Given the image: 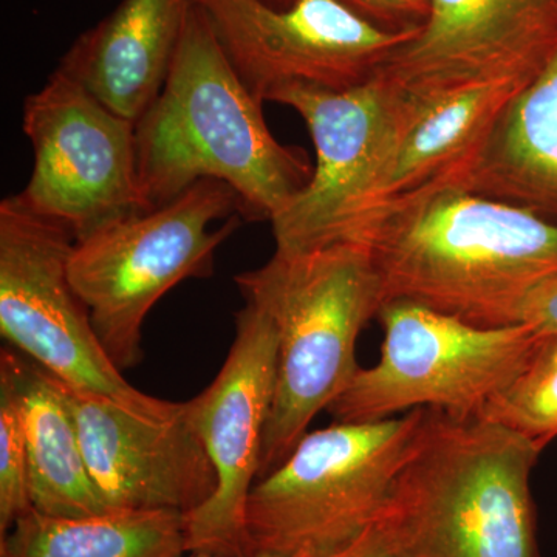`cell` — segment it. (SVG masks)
I'll list each match as a JSON object with an SVG mask.
<instances>
[{
	"label": "cell",
	"mask_w": 557,
	"mask_h": 557,
	"mask_svg": "<svg viewBox=\"0 0 557 557\" xmlns=\"http://www.w3.org/2000/svg\"><path fill=\"white\" fill-rule=\"evenodd\" d=\"M336 244L369 249L383 304L408 300L475 327L523 324L528 299L557 276V223L456 186L380 201Z\"/></svg>",
	"instance_id": "6da1fadb"
},
{
	"label": "cell",
	"mask_w": 557,
	"mask_h": 557,
	"mask_svg": "<svg viewBox=\"0 0 557 557\" xmlns=\"http://www.w3.org/2000/svg\"><path fill=\"white\" fill-rule=\"evenodd\" d=\"M262 106L193 2L166 83L137 123L146 208L218 180L236 190L244 220L271 223L309 185L314 166L302 149L274 138Z\"/></svg>",
	"instance_id": "7a4b0ae2"
},
{
	"label": "cell",
	"mask_w": 557,
	"mask_h": 557,
	"mask_svg": "<svg viewBox=\"0 0 557 557\" xmlns=\"http://www.w3.org/2000/svg\"><path fill=\"white\" fill-rule=\"evenodd\" d=\"M541 446L482 417L424 409L379 519L409 557H541Z\"/></svg>",
	"instance_id": "3957f363"
},
{
	"label": "cell",
	"mask_w": 557,
	"mask_h": 557,
	"mask_svg": "<svg viewBox=\"0 0 557 557\" xmlns=\"http://www.w3.org/2000/svg\"><path fill=\"white\" fill-rule=\"evenodd\" d=\"M245 304L277 333V379L263 434L259 479L277 468L357 375L359 333L383 307L368 248L325 245L274 251L269 262L234 277Z\"/></svg>",
	"instance_id": "277c9868"
},
{
	"label": "cell",
	"mask_w": 557,
	"mask_h": 557,
	"mask_svg": "<svg viewBox=\"0 0 557 557\" xmlns=\"http://www.w3.org/2000/svg\"><path fill=\"white\" fill-rule=\"evenodd\" d=\"M423 417L424 409H416L307 432L252 486L249 556L327 557L361 536L386 505Z\"/></svg>",
	"instance_id": "5b68a950"
},
{
	"label": "cell",
	"mask_w": 557,
	"mask_h": 557,
	"mask_svg": "<svg viewBox=\"0 0 557 557\" xmlns=\"http://www.w3.org/2000/svg\"><path fill=\"white\" fill-rule=\"evenodd\" d=\"M244 222L236 190L201 180L163 207L113 220L76 242L70 282L121 372L143 359L152 307L180 282L211 276L215 251Z\"/></svg>",
	"instance_id": "8992f818"
},
{
	"label": "cell",
	"mask_w": 557,
	"mask_h": 557,
	"mask_svg": "<svg viewBox=\"0 0 557 557\" xmlns=\"http://www.w3.org/2000/svg\"><path fill=\"white\" fill-rule=\"evenodd\" d=\"M379 362L359 369L327 409L339 423H369L416 409L479 417L533 355L528 324L483 329L408 300L383 304Z\"/></svg>",
	"instance_id": "52a82bcc"
},
{
	"label": "cell",
	"mask_w": 557,
	"mask_h": 557,
	"mask_svg": "<svg viewBox=\"0 0 557 557\" xmlns=\"http://www.w3.org/2000/svg\"><path fill=\"white\" fill-rule=\"evenodd\" d=\"M75 244L67 228L33 214L16 197L0 201L2 338L76 391L113 399L143 416H175L183 403L141 394L102 347L89 309L69 278Z\"/></svg>",
	"instance_id": "ba28073f"
},
{
	"label": "cell",
	"mask_w": 557,
	"mask_h": 557,
	"mask_svg": "<svg viewBox=\"0 0 557 557\" xmlns=\"http://www.w3.org/2000/svg\"><path fill=\"white\" fill-rule=\"evenodd\" d=\"M33 171L16 200L75 240L148 211L139 189L137 124L121 119L61 70L25 100Z\"/></svg>",
	"instance_id": "9c48e42d"
},
{
	"label": "cell",
	"mask_w": 557,
	"mask_h": 557,
	"mask_svg": "<svg viewBox=\"0 0 557 557\" xmlns=\"http://www.w3.org/2000/svg\"><path fill=\"white\" fill-rule=\"evenodd\" d=\"M260 101L289 86L346 90L368 83L413 30L381 28L339 0H193Z\"/></svg>",
	"instance_id": "30bf717a"
},
{
	"label": "cell",
	"mask_w": 557,
	"mask_h": 557,
	"mask_svg": "<svg viewBox=\"0 0 557 557\" xmlns=\"http://www.w3.org/2000/svg\"><path fill=\"white\" fill-rule=\"evenodd\" d=\"M277 379V333L258 307L236 317V339L214 381L186 401L189 423L218 474L207 504L186 515L188 553L249 556L247 505L259 478Z\"/></svg>",
	"instance_id": "8fae6325"
},
{
	"label": "cell",
	"mask_w": 557,
	"mask_h": 557,
	"mask_svg": "<svg viewBox=\"0 0 557 557\" xmlns=\"http://www.w3.org/2000/svg\"><path fill=\"white\" fill-rule=\"evenodd\" d=\"M270 101L299 113L317 150L309 185L271 220L276 249L333 245L368 196L394 141L398 91L375 75L346 90L284 87Z\"/></svg>",
	"instance_id": "7c38bea8"
},
{
	"label": "cell",
	"mask_w": 557,
	"mask_h": 557,
	"mask_svg": "<svg viewBox=\"0 0 557 557\" xmlns=\"http://www.w3.org/2000/svg\"><path fill=\"white\" fill-rule=\"evenodd\" d=\"M417 35L376 75L412 100L530 83L557 46V0H428Z\"/></svg>",
	"instance_id": "4fadbf2b"
},
{
	"label": "cell",
	"mask_w": 557,
	"mask_h": 557,
	"mask_svg": "<svg viewBox=\"0 0 557 557\" xmlns=\"http://www.w3.org/2000/svg\"><path fill=\"white\" fill-rule=\"evenodd\" d=\"M62 383V381H61ZM90 478L110 511L189 515L218 490V474L189 423L186 403L153 418L62 383Z\"/></svg>",
	"instance_id": "5bb4252c"
},
{
	"label": "cell",
	"mask_w": 557,
	"mask_h": 557,
	"mask_svg": "<svg viewBox=\"0 0 557 557\" xmlns=\"http://www.w3.org/2000/svg\"><path fill=\"white\" fill-rule=\"evenodd\" d=\"M190 9L193 0H123L72 44L57 69L137 124L166 83Z\"/></svg>",
	"instance_id": "9a60e30c"
},
{
	"label": "cell",
	"mask_w": 557,
	"mask_h": 557,
	"mask_svg": "<svg viewBox=\"0 0 557 557\" xmlns=\"http://www.w3.org/2000/svg\"><path fill=\"white\" fill-rule=\"evenodd\" d=\"M527 84L500 81L431 100H412L397 89L399 119L394 141L354 218L380 201L446 185L479 152L502 110Z\"/></svg>",
	"instance_id": "2e32d148"
},
{
	"label": "cell",
	"mask_w": 557,
	"mask_h": 557,
	"mask_svg": "<svg viewBox=\"0 0 557 557\" xmlns=\"http://www.w3.org/2000/svg\"><path fill=\"white\" fill-rule=\"evenodd\" d=\"M557 223V46L505 106L479 152L449 180Z\"/></svg>",
	"instance_id": "e0dca14e"
},
{
	"label": "cell",
	"mask_w": 557,
	"mask_h": 557,
	"mask_svg": "<svg viewBox=\"0 0 557 557\" xmlns=\"http://www.w3.org/2000/svg\"><path fill=\"white\" fill-rule=\"evenodd\" d=\"M0 384L20 408L33 509L57 518H87L110 509L90 478L64 386L24 355L0 351Z\"/></svg>",
	"instance_id": "ac0fdd59"
},
{
	"label": "cell",
	"mask_w": 557,
	"mask_h": 557,
	"mask_svg": "<svg viewBox=\"0 0 557 557\" xmlns=\"http://www.w3.org/2000/svg\"><path fill=\"white\" fill-rule=\"evenodd\" d=\"M186 516L166 509H115L57 518L32 509L0 536V557H183Z\"/></svg>",
	"instance_id": "d6986e66"
},
{
	"label": "cell",
	"mask_w": 557,
	"mask_h": 557,
	"mask_svg": "<svg viewBox=\"0 0 557 557\" xmlns=\"http://www.w3.org/2000/svg\"><path fill=\"white\" fill-rule=\"evenodd\" d=\"M479 417L518 432L542 449L557 438V333H542L525 368Z\"/></svg>",
	"instance_id": "ffe728a7"
},
{
	"label": "cell",
	"mask_w": 557,
	"mask_h": 557,
	"mask_svg": "<svg viewBox=\"0 0 557 557\" xmlns=\"http://www.w3.org/2000/svg\"><path fill=\"white\" fill-rule=\"evenodd\" d=\"M33 509L27 443L16 399L0 384V536Z\"/></svg>",
	"instance_id": "44dd1931"
},
{
	"label": "cell",
	"mask_w": 557,
	"mask_h": 557,
	"mask_svg": "<svg viewBox=\"0 0 557 557\" xmlns=\"http://www.w3.org/2000/svg\"><path fill=\"white\" fill-rule=\"evenodd\" d=\"M381 28L391 32L413 30L428 17V0H339Z\"/></svg>",
	"instance_id": "7402d4cb"
},
{
	"label": "cell",
	"mask_w": 557,
	"mask_h": 557,
	"mask_svg": "<svg viewBox=\"0 0 557 557\" xmlns=\"http://www.w3.org/2000/svg\"><path fill=\"white\" fill-rule=\"evenodd\" d=\"M523 324L542 333H557V276L549 278L528 299Z\"/></svg>",
	"instance_id": "603a6c76"
},
{
	"label": "cell",
	"mask_w": 557,
	"mask_h": 557,
	"mask_svg": "<svg viewBox=\"0 0 557 557\" xmlns=\"http://www.w3.org/2000/svg\"><path fill=\"white\" fill-rule=\"evenodd\" d=\"M327 557H409L399 548L391 534L380 525L373 523L368 531L355 539L347 547L333 553Z\"/></svg>",
	"instance_id": "cb8c5ba5"
},
{
	"label": "cell",
	"mask_w": 557,
	"mask_h": 557,
	"mask_svg": "<svg viewBox=\"0 0 557 557\" xmlns=\"http://www.w3.org/2000/svg\"><path fill=\"white\" fill-rule=\"evenodd\" d=\"M270 5L277 7V9H285V7L293 5L296 0H265Z\"/></svg>",
	"instance_id": "d4e9b609"
},
{
	"label": "cell",
	"mask_w": 557,
	"mask_h": 557,
	"mask_svg": "<svg viewBox=\"0 0 557 557\" xmlns=\"http://www.w3.org/2000/svg\"><path fill=\"white\" fill-rule=\"evenodd\" d=\"M189 557H220V556H212V555H203V553H190ZM251 557H281V556H274V555H256Z\"/></svg>",
	"instance_id": "484cf974"
}]
</instances>
